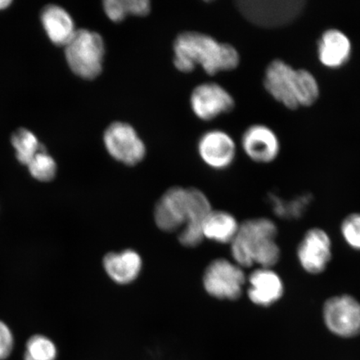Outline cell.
Returning a JSON list of instances; mask_svg holds the SVG:
<instances>
[{
  "label": "cell",
  "instance_id": "11",
  "mask_svg": "<svg viewBox=\"0 0 360 360\" xmlns=\"http://www.w3.org/2000/svg\"><path fill=\"white\" fill-rule=\"evenodd\" d=\"M296 70L282 60L269 63L265 70L264 86L274 100L291 110L298 109L295 93Z\"/></svg>",
  "mask_w": 360,
  "mask_h": 360
},
{
  "label": "cell",
  "instance_id": "5",
  "mask_svg": "<svg viewBox=\"0 0 360 360\" xmlns=\"http://www.w3.org/2000/svg\"><path fill=\"white\" fill-rule=\"evenodd\" d=\"M323 322L331 334L352 339L360 335V301L352 295H336L323 304Z\"/></svg>",
  "mask_w": 360,
  "mask_h": 360
},
{
  "label": "cell",
  "instance_id": "22",
  "mask_svg": "<svg viewBox=\"0 0 360 360\" xmlns=\"http://www.w3.org/2000/svg\"><path fill=\"white\" fill-rule=\"evenodd\" d=\"M12 143L15 148L18 160L25 165H28L43 148L35 135L25 129H20L13 134Z\"/></svg>",
  "mask_w": 360,
  "mask_h": 360
},
{
  "label": "cell",
  "instance_id": "13",
  "mask_svg": "<svg viewBox=\"0 0 360 360\" xmlns=\"http://www.w3.org/2000/svg\"><path fill=\"white\" fill-rule=\"evenodd\" d=\"M248 296L252 303L268 308L281 301L285 292L282 277L271 268H258L248 278Z\"/></svg>",
  "mask_w": 360,
  "mask_h": 360
},
{
  "label": "cell",
  "instance_id": "1",
  "mask_svg": "<svg viewBox=\"0 0 360 360\" xmlns=\"http://www.w3.org/2000/svg\"><path fill=\"white\" fill-rule=\"evenodd\" d=\"M174 65L181 73H191L200 66L206 74L235 70L240 57L232 45L195 31L179 34L174 42Z\"/></svg>",
  "mask_w": 360,
  "mask_h": 360
},
{
  "label": "cell",
  "instance_id": "9",
  "mask_svg": "<svg viewBox=\"0 0 360 360\" xmlns=\"http://www.w3.org/2000/svg\"><path fill=\"white\" fill-rule=\"evenodd\" d=\"M154 215L155 224L161 231H181L191 217V188H169L158 201Z\"/></svg>",
  "mask_w": 360,
  "mask_h": 360
},
{
  "label": "cell",
  "instance_id": "27",
  "mask_svg": "<svg viewBox=\"0 0 360 360\" xmlns=\"http://www.w3.org/2000/svg\"><path fill=\"white\" fill-rule=\"evenodd\" d=\"M11 4V0H0V10L7 8Z\"/></svg>",
  "mask_w": 360,
  "mask_h": 360
},
{
  "label": "cell",
  "instance_id": "18",
  "mask_svg": "<svg viewBox=\"0 0 360 360\" xmlns=\"http://www.w3.org/2000/svg\"><path fill=\"white\" fill-rule=\"evenodd\" d=\"M240 224L233 216L224 211H211L202 224V235L208 240L227 244L233 240Z\"/></svg>",
  "mask_w": 360,
  "mask_h": 360
},
{
  "label": "cell",
  "instance_id": "14",
  "mask_svg": "<svg viewBox=\"0 0 360 360\" xmlns=\"http://www.w3.org/2000/svg\"><path fill=\"white\" fill-rule=\"evenodd\" d=\"M241 143L247 156L260 164L276 160L281 151L277 135L264 124L250 126L242 135Z\"/></svg>",
  "mask_w": 360,
  "mask_h": 360
},
{
  "label": "cell",
  "instance_id": "7",
  "mask_svg": "<svg viewBox=\"0 0 360 360\" xmlns=\"http://www.w3.org/2000/svg\"><path fill=\"white\" fill-rule=\"evenodd\" d=\"M296 257L305 273L311 276L325 273L333 258L330 233L319 227L309 229L297 246Z\"/></svg>",
  "mask_w": 360,
  "mask_h": 360
},
{
  "label": "cell",
  "instance_id": "3",
  "mask_svg": "<svg viewBox=\"0 0 360 360\" xmlns=\"http://www.w3.org/2000/svg\"><path fill=\"white\" fill-rule=\"evenodd\" d=\"M105 42L98 34L88 30H78L65 45V56L70 69L84 79H93L101 74Z\"/></svg>",
  "mask_w": 360,
  "mask_h": 360
},
{
  "label": "cell",
  "instance_id": "12",
  "mask_svg": "<svg viewBox=\"0 0 360 360\" xmlns=\"http://www.w3.org/2000/svg\"><path fill=\"white\" fill-rule=\"evenodd\" d=\"M198 153L206 165L222 170L233 164L236 155V146L231 135L214 129L202 135L198 141Z\"/></svg>",
  "mask_w": 360,
  "mask_h": 360
},
{
  "label": "cell",
  "instance_id": "26",
  "mask_svg": "<svg viewBox=\"0 0 360 360\" xmlns=\"http://www.w3.org/2000/svg\"><path fill=\"white\" fill-rule=\"evenodd\" d=\"M15 348V337L10 327L0 321V360H6Z\"/></svg>",
  "mask_w": 360,
  "mask_h": 360
},
{
  "label": "cell",
  "instance_id": "15",
  "mask_svg": "<svg viewBox=\"0 0 360 360\" xmlns=\"http://www.w3.org/2000/svg\"><path fill=\"white\" fill-rule=\"evenodd\" d=\"M317 51L323 65L337 69L347 64L352 53V44L348 36L341 30L328 29L319 38Z\"/></svg>",
  "mask_w": 360,
  "mask_h": 360
},
{
  "label": "cell",
  "instance_id": "25",
  "mask_svg": "<svg viewBox=\"0 0 360 360\" xmlns=\"http://www.w3.org/2000/svg\"><path fill=\"white\" fill-rule=\"evenodd\" d=\"M340 233L351 250L360 252V212H354L342 220Z\"/></svg>",
  "mask_w": 360,
  "mask_h": 360
},
{
  "label": "cell",
  "instance_id": "24",
  "mask_svg": "<svg viewBox=\"0 0 360 360\" xmlns=\"http://www.w3.org/2000/svg\"><path fill=\"white\" fill-rule=\"evenodd\" d=\"M27 166L32 177L39 181L49 182L56 177L57 170L56 161L47 154L44 147Z\"/></svg>",
  "mask_w": 360,
  "mask_h": 360
},
{
  "label": "cell",
  "instance_id": "19",
  "mask_svg": "<svg viewBox=\"0 0 360 360\" xmlns=\"http://www.w3.org/2000/svg\"><path fill=\"white\" fill-rule=\"evenodd\" d=\"M103 7L111 21L120 22L129 16L148 15L151 11V2L148 0H106Z\"/></svg>",
  "mask_w": 360,
  "mask_h": 360
},
{
  "label": "cell",
  "instance_id": "2",
  "mask_svg": "<svg viewBox=\"0 0 360 360\" xmlns=\"http://www.w3.org/2000/svg\"><path fill=\"white\" fill-rule=\"evenodd\" d=\"M278 226L273 219L260 217L240 224L231 242V254L241 268L274 269L280 262L281 250L277 243Z\"/></svg>",
  "mask_w": 360,
  "mask_h": 360
},
{
  "label": "cell",
  "instance_id": "4",
  "mask_svg": "<svg viewBox=\"0 0 360 360\" xmlns=\"http://www.w3.org/2000/svg\"><path fill=\"white\" fill-rule=\"evenodd\" d=\"M304 0L283 1H256L244 0L236 2V8L248 21L264 28L285 26L298 18L304 10Z\"/></svg>",
  "mask_w": 360,
  "mask_h": 360
},
{
  "label": "cell",
  "instance_id": "8",
  "mask_svg": "<svg viewBox=\"0 0 360 360\" xmlns=\"http://www.w3.org/2000/svg\"><path fill=\"white\" fill-rule=\"evenodd\" d=\"M103 143L112 159L124 165H137L146 156L145 142L128 123L111 124L103 134Z\"/></svg>",
  "mask_w": 360,
  "mask_h": 360
},
{
  "label": "cell",
  "instance_id": "10",
  "mask_svg": "<svg viewBox=\"0 0 360 360\" xmlns=\"http://www.w3.org/2000/svg\"><path fill=\"white\" fill-rule=\"evenodd\" d=\"M190 103L193 114L204 121L213 120L235 108L231 93L215 83L198 85L191 93Z\"/></svg>",
  "mask_w": 360,
  "mask_h": 360
},
{
  "label": "cell",
  "instance_id": "20",
  "mask_svg": "<svg viewBox=\"0 0 360 360\" xmlns=\"http://www.w3.org/2000/svg\"><path fill=\"white\" fill-rule=\"evenodd\" d=\"M313 200L311 193H304L296 196L292 200H283L274 193H270L269 201L274 213L278 218L287 220L300 219L307 212V210Z\"/></svg>",
  "mask_w": 360,
  "mask_h": 360
},
{
  "label": "cell",
  "instance_id": "16",
  "mask_svg": "<svg viewBox=\"0 0 360 360\" xmlns=\"http://www.w3.org/2000/svg\"><path fill=\"white\" fill-rule=\"evenodd\" d=\"M103 266L112 281L119 285H128L141 274L142 259L133 250L111 252L103 258Z\"/></svg>",
  "mask_w": 360,
  "mask_h": 360
},
{
  "label": "cell",
  "instance_id": "21",
  "mask_svg": "<svg viewBox=\"0 0 360 360\" xmlns=\"http://www.w3.org/2000/svg\"><path fill=\"white\" fill-rule=\"evenodd\" d=\"M296 100L299 106L309 107L317 101L319 96V86L317 79L311 72L307 70H296L295 73Z\"/></svg>",
  "mask_w": 360,
  "mask_h": 360
},
{
  "label": "cell",
  "instance_id": "17",
  "mask_svg": "<svg viewBox=\"0 0 360 360\" xmlns=\"http://www.w3.org/2000/svg\"><path fill=\"white\" fill-rule=\"evenodd\" d=\"M44 28L53 44L65 45L73 37L76 30L72 18L64 8L57 6H48L42 11Z\"/></svg>",
  "mask_w": 360,
  "mask_h": 360
},
{
  "label": "cell",
  "instance_id": "23",
  "mask_svg": "<svg viewBox=\"0 0 360 360\" xmlns=\"http://www.w3.org/2000/svg\"><path fill=\"white\" fill-rule=\"evenodd\" d=\"M57 346L51 339L43 335H34L27 341L24 360H56Z\"/></svg>",
  "mask_w": 360,
  "mask_h": 360
},
{
  "label": "cell",
  "instance_id": "6",
  "mask_svg": "<svg viewBox=\"0 0 360 360\" xmlns=\"http://www.w3.org/2000/svg\"><path fill=\"white\" fill-rule=\"evenodd\" d=\"M245 282L243 268L224 259L212 261L202 278L206 292L219 300H238L242 295Z\"/></svg>",
  "mask_w": 360,
  "mask_h": 360
}]
</instances>
